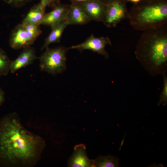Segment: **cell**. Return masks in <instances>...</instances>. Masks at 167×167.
Instances as JSON below:
<instances>
[{"instance_id":"obj_1","label":"cell","mask_w":167,"mask_h":167,"mask_svg":"<svg viewBox=\"0 0 167 167\" xmlns=\"http://www.w3.org/2000/svg\"><path fill=\"white\" fill-rule=\"evenodd\" d=\"M45 146L42 138L23 126L16 113L0 119V167H34Z\"/></svg>"},{"instance_id":"obj_2","label":"cell","mask_w":167,"mask_h":167,"mask_svg":"<svg viewBox=\"0 0 167 167\" xmlns=\"http://www.w3.org/2000/svg\"><path fill=\"white\" fill-rule=\"evenodd\" d=\"M135 54L143 67L155 75L166 74L167 69V23L143 31Z\"/></svg>"},{"instance_id":"obj_3","label":"cell","mask_w":167,"mask_h":167,"mask_svg":"<svg viewBox=\"0 0 167 167\" xmlns=\"http://www.w3.org/2000/svg\"><path fill=\"white\" fill-rule=\"evenodd\" d=\"M130 24L143 31L167 23V0H140L129 12Z\"/></svg>"},{"instance_id":"obj_4","label":"cell","mask_w":167,"mask_h":167,"mask_svg":"<svg viewBox=\"0 0 167 167\" xmlns=\"http://www.w3.org/2000/svg\"><path fill=\"white\" fill-rule=\"evenodd\" d=\"M46 48L39 58L41 70L53 75L65 71L66 69V54L69 48L59 46L53 48L48 47Z\"/></svg>"},{"instance_id":"obj_5","label":"cell","mask_w":167,"mask_h":167,"mask_svg":"<svg viewBox=\"0 0 167 167\" xmlns=\"http://www.w3.org/2000/svg\"><path fill=\"white\" fill-rule=\"evenodd\" d=\"M41 32L39 25L22 23L12 30L9 40L10 45L15 49L30 46Z\"/></svg>"},{"instance_id":"obj_6","label":"cell","mask_w":167,"mask_h":167,"mask_svg":"<svg viewBox=\"0 0 167 167\" xmlns=\"http://www.w3.org/2000/svg\"><path fill=\"white\" fill-rule=\"evenodd\" d=\"M125 0H116L106 5L102 22L108 28H114L122 20L129 19L128 11Z\"/></svg>"},{"instance_id":"obj_7","label":"cell","mask_w":167,"mask_h":167,"mask_svg":"<svg viewBox=\"0 0 167 167\" xmlns=\"http://www.w3.org/2000/svg\"><path fill=\"white\" fill-rule=\"evenodd\" d=\"M107 45H111L110 40L108 37H95L92 34L83 43L72 46L69 49H75L80 52L85 49H89L104 56L106 59L109 58V55L105 50Z\"/></svg>"},{"instance_id":"obj_8","label":"cell","mask_w":167,"mask_h":167,"mask_svg":"<svg viewBox=\"0 0 167 167\" xmlns=\"http://www.w3.org/2000/svg\"><path fill=\"white\" fill-rule=\"evenodd\" d=\"M69 6L59 2L53 6L50 12L45 14L41 24L54 26L66 20L68 13Z\"/></svg>"},{"instance_id":"obj_9","label":"cell","mask_w":167,"mask_h":167,"mask_svg":"<svg viewBox=\"0 0 167 167\" xmlns=\"http://www.w3.org/2000/svg\"><path fill=\"white\" fill-rule=\"evenodd\" d=\"M77 3L91 21L102 22L106 5L100 0H92Z\"/></svg>"},{"instance_id":"obj_10","label":"cell","mask_w":167,"mask_h":167,"mask_svg":"<svg viewBox=\"0 0 167 167\" xmlns=\"http://www.w3.org/2000/svg\"><path fill=\"white\" fill-rule=\"evenodd\" d=\"M74 150L68 160V167H93V160L90 159L88 157L86 148L84 144L76 145Z\"/></svg>"},{"instance_id":"obj_11","label":"cell","mask_w":167,"mask_h":167,"mask_svg":"<svg viewBox=\"0 0 167 167\" xmlns=\"http://www.w3.org/2000/svg\"><path fill=\"white\" fill-rule=\"evenodd\" d=\"M38 58L33 48L30 46L24 48L18 58L11 61L10 71L12 73H15L20 68L32 64Z\"/></svg>"},{"instance_id":"obj_12","label":"cell","mask_w":167,"mask_h":167,"mask_svg":"<svg viewBox=\"0 0 167 167\" xmlns=\"http://www.w3.org/2000/svg\"><path fill=\"white\" fill-rule=\"evenodd\" d=\"M67 20L69 25H84L91 20L77 3H71L69 6Z\"/></svg>"},{"instance_id":"obj_13","label":"cell","mask_w":167,"mask_h":167,"mask_svg":"<svg viewBox=\"0 0 167 167\" xmlns=\"http://www.w3.org/2000/svg\"><path fill=\"white\" fill-rule=\"evenodd\" d=\"M68 25L66 19L60 23L51 26V31L45 39L41 49V50L48 47L51 43L59 42L64 30Z\"/></svg>"},{"instance_id":"obj_14","label":"cell","mask_w":167,"mask_h":167,"mask_svg":"<svg viewBox=\"0 0 167 167\" xmlns=\"http://www.w3.org/2000/svg\"><path fill=\"white\" fill-rule=\"evenodd\" d=\"M45 12L40 3L31 9L22 23L40 25L45 14Z\"/></svg>"},{"instance_id":"obj_15","label":"cell","mask_w":167,"mask_h":167,"mask_svg":"<svg viewBox=\"0 0 167 167\" xmlns=\"http://www.w3.org/2000/svg\"><path fill=\"white\" fill-rule=\"evenodd\" d=\"M119 159L111 155H100L93 159V167H117Z\"/></svg>"},{"instance_id":"obj_16","label":"cell","mask_w":167,"mask_h":167,"mask_svg":"<svg viewBox=\"0 0 167 167\" xmlns=\"http://www.w3.org/2000/svg\"><path fill=\"white\" fill-rule=\"evenodd\" d=\"M11 62L6 53L0 48V76L8 74L10 70Z\"/></svg>"},{"instance_id":"obj_17","label":"cell","mask_w":167,"mask_h":167,"mask_svg":"<svg viewBox=\"0 0 167 167\" xmlns=\"http://www.w3.org/2000/svg\"><path fill=\"white\" fill-rule=\"evenodd\" d=\"M162 75L163 76V87L160 96V100L157 103L158 105L161 104L165 105L167 103V77L165 74Z\"/></svg>"},{"instance_id":"obj_18","label":"cell","mask_w":167,"mask_h":167,"mask_svg":"<svg viewBox=\"0 0 167 167\" xmlns=\"http://www.w3.org/2000/svg\"><path fill=\"white\" fill-rule=\"evenodd\" d=\"M11 6L19 7L24 6L32 0H2Z\"/></svg>"},{"instance_id":"obj_19","label":"cell","mask_w":167,"mask_h":167,"mask_svg":"<svg viewBox=\"0 0 167 167\" xmlns=\"http://www.w3.org/2000/svg\"><path fill=\"white\" fill-rule=\"evenodd\" d=\"M60 0H41V4L44 10H45L47 6H53L59 2Z\"/></svg>"},{"instance_id":"obj_20","label":"cell","mask_w":167,"mask_h":167,"mask_svg":"<svg viewBox=\"0 0 167 167\" xmlns=\"http://www.w3.org/2000/svg\"><path fill=\"white\" fill-rule=\"evenodd\" d=\"M5 100V93L4 91L0 87V106L3 103Z\"/></svg>"},{"instance_id":"obj_21","label":"cell","mask_w":167,"mask_h":167,"mask_svg":"<svg viewBox=\"0 0 167 167\" xmlns=\"http://www.w3.org/2000/svg\"><path fill=\"white\" fill-rule=\"evenodd\" d=\"M103 3L106 5H107L111 2L116 0H100ZM127 2V0H125Z\"/></svg>"},{"instance_id":"obj_22","label":"cell","mask_w":167,"mask_h":167,"mask_svg":"<svg viewBox=\"0 0 167 167\" xmlns=\"http://www.w3.org/2000/svg\"><path fill=\"white\" fill-rule=\"evenodd\" d=\"M92 0H70L71 3H78L88 1Z\"/></svg>"},{"instance_id":"obj_23","label":"cell","mask_w":167,"mask_h":167,"mask_svg":"<svg viewBox=\"0 0 167 167\" xmlns=\"http://www.w3.org/2000/svg\"><path fill=\"white\" fill-rule=\"evenodd\" d=\"M140 0H127V1H131V2L136 3L139 2Z\"/></svg>"},{"instance_id":"obj_24","label":"cell","mask_w":167,"mask_h":167,"mask_svg":"<svg viewBox=\"0 0 167 167\" xmlns=\"http://www.w3.org/2000/svg\"><path fill=\"white\" fill-rule=\"evenodd\" d=\"M124 139H123V140H122V142H121V145H120V149L121 147L122 146V145L123 144V142H124Z\"/></svg>"}]
</instances>
